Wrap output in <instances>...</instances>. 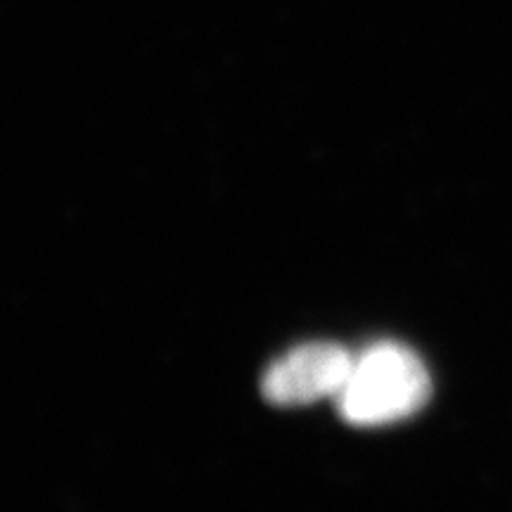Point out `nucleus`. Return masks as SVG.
I'll return each instance as SVG.
<instances>
[{"instance_id":"nucleus-1","label":"nucleus","mask_w":512,"mask_h":512,"mask_svg":"<svg viewBox=\"0 0 512 512\" xmlns=\"http://www.w3.org/2000/svg\"><path fill=\"white\" fill-rule=\"evenodd\" d=\"M430 394V373L413 349L377 342L354 356L349 380L335 401L349 425L382 427L411 418Z\"/></svg>"},{"instance_id":"nucleus-2","label":"nucleus","mask_w":512,"mask_h":512,"mask_svg":"<svg viewBox=\"0 0 512 512\" xmlns=\"http://www.w3.org/2000/svg\"><path fill=\"white\" fill-rule=\"evenodd\" d=\"M354 356L335 342H309L294 347L268 366L261 392L266 401L285 408L337 399L349 380Z\"/></svg>"}]
</instances>
